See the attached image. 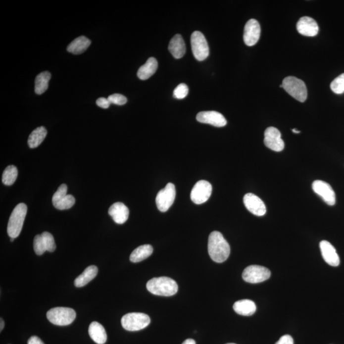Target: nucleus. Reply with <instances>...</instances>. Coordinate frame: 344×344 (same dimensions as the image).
<instances>
[{"label": "nucleus", "instance_id": "1", "mask_svg": "<svg viewBox=\"0 0 344 344\" xmlns=\"http://www.w3.org/2000/svg\"><path fill=\"white\" fill-rule=\"evenodd\" d=\"M208 250L210 258L218 263L225 262L230 254L229 244L217 231L212 232L208 237Z\"/></svg>", "mask_w": 344, "mask_h": 344}, {"label": "nucleus", "instance_id": "2", "mask_svg": "<svg viewBox=\"0 0 344 344\" xmlns=\"http://www.w3.org/2000/svg\"><path fill=\"white\" fill-rule=\"evenodd\" d=\"M146 286L148 292L157 296H171L178 292V285L176 282L167 277L150 279Z\"/></svg>", "mask_w": 344, "mask_h": 344}, {"label": "nucleus", "instance_id": "3", "mask_svg": "<svg viewBox=\"0 0 344 344\" xmlns=\"http://www.w3.org/2000/svg\"><path fill=\"white\" fill-rule=\"evenodd\" d=\"M27 210V206L23 203L18 204L13 210L7 226V233L10 238L15 239L19 236Z\"/></svg>", "mask_w": 344, "mask_h": 344}, {"label": "nucleus", "instance_id": "4", "mask_svg": "<svg viewBox=\"0 0 344 344\" xmlns=\"http://www.w3.org/2000/svg\"><path fill=\"white\" fill-rule=\"evenodd\" d=\"M282 85L284 90L296 100L304 102L307 99V87L301 80L292 76L286 77Z\"/></svg>", "mask_w": 344, "mask_h": 344}, {"label": "nucleus", "instance_id": "5", "mask_svg": "<svg viewBox=\"0 0 344 344\" xmlns=\"http://www.w3.org/2000/svg\"><path fill=\"white\" fill-rule=\"evenodd\" d=\"M47 317L51 323L55 325L67 326L74 321L76 312L71 308L55 307L49 310Z\"/></svg>", "mask_w": 344, "mask_h": 344}, {"label": "nucleus", "instance_id": "6", "mask_svg": "<svg viewBox=\"0 0 344 344\" xmlns=\"http://www.w3.org/2000/svg\"><path fill=\"white\" fill-rule=\"evenodd\" d=\"M150 319L144 313L133 312L124 315L121 319V325L127 331L136 332L144 329L149 325Z\"/></svg>", "mask_w": 344, "mask_h": 344}, {"label": "nucleus", "instance_id": "7", "mask_svg": "<svg viewBox=\"0 0 344 344\" xmlns=\"http://www.w3.org/2000/svg\"><path fill=\"white\" fill-rule=\"evenodd\" d=\"M193 55L197 61H203L209 55V48L205 36L200 32H195L191 37Z\"/></svg>", "mask_w": 344, "mask_h": 344}, {"label": "nucleus", "instance_id": "8", "mask_svg": "<svg viewBox=\"0 0 344 344\" xmlns=\"http://www.w3.org/2000/svg\"><path fill=\"white\" fill-rule=\"evenodd\" d=\"M175 197L176 190L172 183H168L165 188L159 191L156 197V203L159 211H167L174 203Z\"/></svg>", "mask_w": 344, "mask_h": 344}, {"label": "nucleus", "instance_id": "9", "mask_svg": "<svg viewBox=\"0 0 344 344\" xmlns=\"http://www.w3.org/2000/svg\"><path fill=\"white\" fill-rule=\"evenodd\" d=\"M271 272L268 268L259 265L247 266L243 273V278L248 283L257 284L268 280Z\"/></svg>", "mask_w": 344, "mask_h": 344}, {"label": "nucleus", "instance_id": "10", "mask_svg": "<svg viewBox=\"0 0 344 344\" xmlns=\"http://www.w3.org/2000/svg\"><path fill=\"white\" fill-rule=\"evenodd\" d=\"M68 187L66 184H61L52 197V204L58 210H66L72 208L75 203L72 195H67Z\"/></svg>", "mask_w": 344, "mask_h": 344}, {"label": "nucleus", "instance_id": "11", "mask_svg": "<svg viewBox=\"0 0 344 344\" xmlns=\"http://www.w3.org/2000/svg\"><path fill=\"white\" fill-rule=\"evenodd\" d=\"M212 192L211 184L208 181H199L197 182L191 192V199L197 205L204 203L209 199Z\"/></svg>", "mask_w": 344, "mask_h": 344}, {"label": "nucleus", "instance_id": "12", "mask_svg": "<svg viewBox=\"0 0 344 344\" xmlns=\"http://www.w3.org/2000/svg\"><path fill=\"white\" fill-rule=\"evenodd\" d=\"M264 138V144L270 149L275 152H281L285 148V143L281 139V133L275 127L266 128Z\"/></svg>", "mask_w": 344, "mask_h": 344}, {"label": "nucleus", "instance_id": "13", "mask_svg": "<svg viewBox=\"0 0 344 344\" xmlns=\"http://www.w3.org/2000/svg\"><path fill=\"white\" fill-rule=\"evenodd\" d=\"M312 190L320 196L328 205L333 206L336 203V195L332 186L326 182L315 181L312 183Z\"/></svg>", "mask_w": 344, "mask_h": 344}, {"label": "nucleus", "instance_id": "14", "mask_svg": "<svg viewBox=\"0 0 344 344\" xmlns=\"http://www.w3.org/2000/svg\"><path fill=\"white\" fill-rule=\"evenodd\" d=\"M260 34L261 27L258 21L254 19L248 21L244 28V41L246 45H256L260 38Z\"/></svg>", "mask_w": 344, "mask_h": 344}, {"label": "nucleus", "instance_id": "15", "mask_svg": "<svg viewBox=\"0 0 344 344\" xmlns=\"http://www.w3.org/2000/svg\"><path fill=\"white\" fill-rule=\"evenodd\" d=\"M244 203L246 208L256 216H263L266 214V206L264 202L256 195L247 193L244 197Z\"/></svg>", "mask_w": 344, "mask_h": 344}, {"label": "nucleus", "instance_id": "16", "mask_svg": "<svg viewBox=\"0 0 344 344\" xmlns=\"http://www.w3.org/2000/svg\"><path fill=\"white\" fill-rule=\"evenodd\" d=\"M197 119L199 123L210 124L216 127H223L227 124L223 115L216 111L199 112L197 115Z\"/></svg>", "mask_w": 344, "mask_h": 344}, {"label": "nucleus", "instance_id": "17", "mask_svg": "<svg viewBox=\"0 0 344 344\" xmlns=\"http://www.w3.org/2000/svg\"><path fill=\"white\" fill-rule=\"evenodd\" d=\"M296 28L299 34L306 37L316 36L319 32V26L316 21L310 17H302L299 19Z\"/></svg>", "mask_w": 344, "mask_h": 344}, {"label": "nucleus", "instance_id": "18", "mask_svg": "<svg viewBox=\"0 0 344 344\" xmlns=\"http://www.w3.org/2000/svg\"><path fill=\"white\" fill-rule=\"evenodd\" d=\"M319 246L324 260L330 266H339L340 258L334 246L326 241H321Z\"/></svg>", "mask_w": 344, "mask_h": 344}, {"label": "nucleus", "instance_id": "19", "mask_svg": "<svg viewBox=\"0 0 344 344\" xmlns=\"http://www.w3.org/2000/svg\"><path fill=\"white\" fill-rule=\"evenodd\" d=\"M108 214L117 224L122 225L128 220L130 211L128 208L121 202L113 204L108 210Z\"/></svg>", "mask_w": 344, "mask_h": 344}, {"label": "nucleus", "instance_id": "20", "mask_svg": "<svg viewBox=\"0 0 344 344\" xmlns=\"http://www.w3.org/2000/svg\"><path fill=\"white\" fill-rule=\"evenodd\" d=\"M171 54L176 59L182 58L186 54L185 42L181 35H175L171 40L168 46Z\"/></svg>", "mask_w": 344, "mask_h": 344}, {"label": "nucleus", "instance_id": "21", "mask_svg": "<svg viewBox=\"0 0 344 344\" xmlns=\"http://www.w3.org/2000/svg\"><path fill=\"white\" fill-rule=\"evenodd\" d=\"M89 335L93 341L98 344H104L107 340V335L103 326L94 321L89 326Z\"/></svg>", "mask_w": 344, "mask_h": 344}, {"label": "nucleus", "instance_id": "22", "mask_svg": "<svg viewBox=\"0 0 344 344\" xmlns=\"http://www.w3.org/2000/svg\"><path fill=\"white\" fill-rule=\"evenodd\" d=\"M234 309L235 312L241 316H250L256 312V305L250 299H242L234 303Z\"/></svg>", "mask_w": 344, "mask_h": 344}, {"label": "nucleus", "instance_id": "23", "mask_svg": "<svg viewBox=\"0 0 344 344\" xmlns=\"http://www.w3.org/2000/svg\"><path fill=\"white\" fill-rule=\"evenodd\" d=\"M158 66L157 61L154 57H150L144 65L139 69L137 76L140 79L147 80L156 73Z\"/></svg>", "mask_w": 344, "mask_h": 344}, {"label": "nucleus", "instance_id": "24", "mask_svg": "<svg viewBox=\"0 0 344 344\" xmlns=\"http://www.w3.org/2000/svg\"><path fill=\"white\" fill-rule=\"evenodd\" d=\"M90 40L84 36L79 37L69 44L67 50L73 54H81L85 52L90 46Z\"/></svg>", "mask_w": 344, "mask_h": 344}, {"label": "nucleus", "instance_id": "25", "mask_svg": "<svg viewBox=\"0 0 344 344\" xmlns=\"http://www.w3.org/2000/svg\"><path fill=\"white\" fill-rule=\"evenodd\" d=\"M98 269L97 266L92 265L88 266L83 274L79 275L74 281V285L77 288H81L88 285L90 282L96 277Z\"/></svg>", "mask_w": 344, "mask_h": 344}, {"label": "nucleus", "instance_id": "26", "mask_svg": "<svg viewBox=\"0 0 344 344\" xmlns=\"http://www.w3.org/2000/svg\"><path fill=\"white\" fill-rule=\"evenodd\" d=\"M153 248L148 244L139 246L130 255V259L133 263H139L147 259L152 254Z\"/></svg>", "mask_w": 344, "mask_h": 344}, {"label": "nucleus", "instance_id": "27", "mask_svg": "<svg viewBox=\"0 0 344 344\" xmlns=\"http://www.w3.org/2000/svg\"><path fill=\"white\" fill-rule=\"evenodd\" d=\"M47 134H48V131L44 126L35 129L28 138L29 147L32 148L39 147L45 139Z\"/></svg>", "mask_w": 344, "mask_h": 344}, {"label": "nucleus", "instance_id": "28", "mask_svg": "<svg viewBox=\"0 0 344 344\" xmlns=\"http://www.w3.org/2000/svg\"><path fill=\"white\" fill-rule=\"evenodd\" d=\"M51 78V74L49 72H43L37 75L35 79V92L36 94L41 95L45 93L49 88V82Z\"/></svg>", "mask_w": 344, "mask_h": 344}, {"label": "nucleus", "instance_id": "29", "mask_svg": "<svg viewBox=\"0 0 344 344\" xmlns=\"http://www.w3.org/2000/svg\"><path fill=\"white\" fill-rule=\"evenodd\" d=\"M17 175H18V170L16 166H8L4 170L2 175V182L6 186H12L16 181Z\"/></svg>", "mask_w": 344, "mask_h": 344}, {"label": "nucleus", "instance_id": "30", "mask_svg": "<svg viewBox=\"0 0 344 344\" xmlns=\"http://www.w3.org/2000/svg\"><path fill=\"white\" fill-rule=\"evenodd\" d=\"M332 92L337 95L343 94L344 93V74L340 75L335 78L330 84Z\"/></svg>", "mask_w": 344, "mask_h": 344}, {"label": "nucleus", "instance_id": "31", "mask_svg": "<svg viewBox=\"0 0 344 344\" xmlns=\"http://www.w3.org/2000/svg\"><path fill=\"white\" fill-rule=\"evenodd\" d=\"M43 239L44 245L46 246V250L50 252H54L56 248L55 246L54 237L49 232H43L41 234Z\"/></svg>", "mask_w": 344, "mask_h": 344}, {"label": "nucleus", "instance_id": "32", "mask_svg": "<svg viewBox=\"0 0 344 344\" xmlns=\"http://www.w3.org/2000/svg\"><path fill=\"white\" fill-rule=\"evenodd\" d=\"M33 247H34L35 253L39 256L47 251L41 235H37L35 236L34 241H33Z\"/></svg>", "mask_w": 344, "mask_h": 344}, {"label": "nucleus", "instance_id": "33", "mask_svg": "<svg viewBox=\"0 0 344 344\" xmlns=\"http://www.w3.org/2000/svg\"><path fill=\"white\" fill-rule=\"evenodd\" d=\"M189 90L188 86L185 84H180L174 92V97L177 99H184L187 97Z\"/></svg>", "mask_w": 344, "mask_h": 344}, {"label": "nucleus", "instance_id": "34", "mask_svg": "<svg viewBox=\"0 0 344 344\" xmlns=\"http://www.w3.org/2000/svg\"><path fill=\"white\" fill-rule=\"evenodd\" d=\"M108 101L110 103L117 105H123L127 103V98L121 94H114L108 97Z\"/></svg>", "mask_w": 344, "mask_h": 344}, {"label": "nucleus", "instance_id": "35", "mask_svg": "<svg viewBox=\"0 0 344 344\" xmlns=\"http://www.w3.org/2000/svg\"><path fill=\"white\" fill-rule=\"evenodd\" d=\"M275 344H294V339L289 335H284Z\"/></svg>", "mask_w": 344, "mask_h": 344}, {"label": "nucleus", "instance_id": "36", "mask_svg": "<svg viewBox=\"0 0 344 344\" xmlns=\"http://www.w3.org/2000/svg\"><path fill=\"white\" fill-rule=\"evenodd\" d=\"M97 105L102 108H108L110 105V101L105 98H99L97 100Z\"/></svg>", "mask_w": 344, "mask_h": 344}, {"label": "nucleus", "instance_id": "37", "mask_svg": "<svg viewBox=\"0 0 344 344\" xmlns=\"http://www.w3.org/2000/svg\"><path fill=\"white\" fill-rule=\"evenodd\" d=\"M28 344H44V343L39 337L32 336L28 340Z\"/></svg>", "mask_w": 344, "mask_h": 344}, {"label": "nucleus", "instance_id": "38", "mask_svg": "<svg viewBox=\"0 0 344 344\" xmlns=\"http://www.w3.org/2000/svg\"><path fill=\"white\" fill-rule=\"evenodd\" d=\"M183 344H196V342L193 339H187L184 342Z\"/></svg>", "mask_w": 344, "mask_h": 344}, {"label": "nucleus", "instance_id": "39", "mask_svg": "<svg viewBox=\"0 0 344 344\" xmlns=\"http://www.w3.org/2000/svg\"><path fill=\"white\" fill-rule=\"evenodd\" d=\"M4 326H5V323H4L3 319L1 318V319H0V331H1V332L3 330Z\"/></svg>", "mask_w": 344, "mask_h": 344}, {"label": "nucleus", "instance_id": "40", "mask_svg": "<svg viewBox=\"0 0 344 344\" xmlns=\"http://www.w3.org/2000/svg\"><path fill=\"white\" fill-rule=\"evenodd\" d=\"M292 132H294V133H300V131H299L298 130H296V129H294V130H292Z\"/></svg>", "mask_w": 344, "mask_h": 344}, {"label": "nucleus", "instance_id": "41", "mask_svg": "<svg viewBox=\"0 0 344 344\" xmlns=\"http://www.w3.org/2000/svg\"><path fill=\"white\" fill-rule=\"evenodd\" d=\"M14 241V238H10V241H11V242H13V241Z\"/></svg>", "mask_w": 344, "mask_h": 344}, {"label": "nucleus", "instance_id": "42", "mask_svg": "<svg viewBox=\"0 0 344 344\" xmlns=\"http://www.w3.org/2000/svg\"><path fill=\"white\" fill-rule=\"evenodd\" d=\"M235 344L230 343V344Z\"/></svg>", "mask_w": 344, "mask_h": 344}]
</instances>
